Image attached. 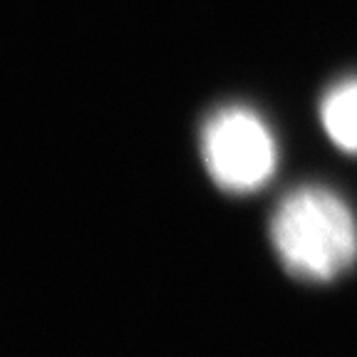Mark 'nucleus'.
I'll list each match as a JSON object with an SVG mask.
<instances>
[{
    "mask_svg": "<svg viewBox=\"0 0 357 357\" xmlns=\"http://www.w3.org/2000/svg\"><path fill=\"white\" fill-rule=\"evenodd\" d=\"M271 241L296 278L333 280L357 261L355 213L325 186L290 191L273 213Z\"/></svg>",
    "mask_w": 357,
    "mask_h": 357,
    "instance_id": "nucleus-1",
    "label": "nucleus"
},
{
    "mask_svg": "<svg viewBox=\"0 0 357 357\" xmlns=\"http://www.w3.org/2000/svg\"><path fill=\"white\" fill-rule=\"evenodd\" d=\"M320 119L335 146L357 154V79H347L330 89L320 107Z\"/></svg>",
    "mask_w": 357,
    "mask_h": 357,
    "instance_id": "nucleus-3",
    "label": "nucleus"
},
{
    "mask_svg": "<svg viewBox=\"0 0 357 357\" xmlns=\"http://www.w3.org/2000/svg\"><path fill=\"white\" fill-rule=\"evenodd\" d=\"M201 156L208 176L229 194H253L271 181L278 146L268 124L248 107H223L201 129Z\"/></svg>",
    "mask_w": 357,
    "mask_h": 357,
    "instance_id": "nucleus-2",
    "label": "nucleus"
}]
</instances>
